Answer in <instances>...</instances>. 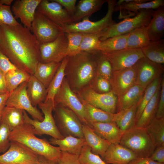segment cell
Wrapping results in <instances>:
<instances>
[{
  "label": "cell",
  "mask_w": 164,
  "mask_h": 164,
  "mask_svg": "<svg viewBox=\"0 0 164 164\" xmlns=\"http://www.w3.org/2000/svg\"><path fill=\"white\" fill-rule=\"evenodd\" d=\"M0 50L17 68L33 75L40 62V44L22 24L1 26Z\"/></svg>",
  "instance_id": "cell-1"
},
{
  "label": "cell",
  "mask_w": 164,
  "mask_h": 164,
  "mask_svg": "<svg viewBox=\"0 0 164 164\" xmlns=\"http://www.w3.org/2000/svg\"><path fill=\"white\" fill-rule=\"evenodd\" d=\"M95 51H81L68 56L65 70V78L75 93L89 86L97 75Z\"/></svg>",
  "instance_id": "cell-2"
},
{
  "label": "cell",
  "mask_w": 164,
  "mask_h": 164,
  "mask_svg": "<svg viewBox=\"0 0 164 164\" xmlns=\"http://www.w3.org/2000/svg\"><path fill=\"white\" fill-rule=\"evenodd\" d=\"M10 141L18 142L27 146L39 155L50 160L57 163L62 152L58 147L51 144L46 138H37L31 125L25 123L11 131Z\"/></svg>",
  "instance_id": "cell-3"
},
{
  "label": "cell",
  "mask_w": 164,
  "mask_h": 164,
  "mask_svg": "<svg viewBox=\"0 0 164 164\" xmlns=\"http://www.w3.org/2000/svg\"><path fill=\"white\" fill-rule=\"evenodd\" d=\"M119 144L132 151L138 158L149 157L156 148L145 128L135 127L125 131Z\"/></svg>",
  "instance_id": "cell-4"
},
{
  "label": "cell",
  "mask_w": 164,
  "mask_h": 164,
  "mask_svg": "<svg viewBox=\"0 0 164 164\" xmlns=\"http://www.w3.org/2000/svg\"><path fill=\"white\" fill-rule=\"evenodd\" d=\"M38 106L44 115L43 120L40 121L32 119L26 112L23 110L25 123L32 126L35 135L41 136L46 134L58 139L64 138L58 130L52 115L55 107L54 101L48 99L39 103Z\"/></svg>",
  "instance_id": "cell-5"
},
{
  "label": "cell",
  "mask_w": 164,
  "mask_h": 164,
  "mask_svg": "<svg viewBox=\"0 0 164 164\" xmlns=\"http://www.w3.org/2000/svg\"><path fill=\"white\" fill-rule=\"evenodd\" d=\"M53 111V118L56 127L64 137L71 136L84 138L83 124L72 111L60 104L55 105Z\"/></svg>",
  "instance_id": "cell-6"
},
{
  "label": "cell",
  "mask_w": 164,
  "mask_h": 164,
  "mask_svg": "<svg viewBox=\"0 0 164 164\" xmlns=\"http://www.w3.org/2000/svg\"><path fill=\"white\" fill-rule=\"evenodd\" d=\"M154 10L152 9L142 10L137 12L134 17L125 19L118 23H115L107 29L100 38V41L127 33L140 27L147 26Z\"/></svg>",
  "instance_id": "cell-7"
},
{
  "label": "cell",
  "mask_w": 164,
  "mask_h": 164,
  "mask_svg": "<svg viewBox=\"0 0 164 164\" xmlns=\"http://www.w3.org/2000/svg\"><path fill=\"white\" fill-rule=\"evenodd\" d=\"M116 0H107L108 9L105 16L101 19L92 22L87 17L81 21L66 25L62 28L64 33L78 32L82 33H97L104 30L116 22L112 15L116 2Z\"/></svg>",
  "instance_id": "cell-8"
},
{
  "label": "cell",
  "mask_w": 164,
  "mask_h": 164,
  "mask_svg": "<svg viewBox=\"0 0 164 164\" xmlns=\"http://www.w3.org/2000/svg\"><path fill=\"white\" fill-rule=\"evenodd\" d=\"M42 156L21 143L10 141L8 150L0 155V164H36Z\"/></svg>",
  "instance_id": "cell-9"
},
{
  "label": "cell",
  "mask_w": 164,
  "mask_h": 164,
  "mask_svg": "<svg viewBox=\"0 0 164 164\" xmlns=\"http://www.w3.org/2000/svg\"><path fill=\"white\" fill-rule=\"evenodd\" d=\"M30 30L40 45L51 42L65 33L61 27L37 11Z\"/></svg>",
  "instance_id": "cell-10"
},
{
  "label": "cell",
  "mask_w": 164,
  "mask_h": 164,
  "mask_svg": "<svg viewBox=\"0 0 164 164\" xmlns=\"http://www.w3.org/2000/svg\"><path fill=\"white\" fill-rule=\"evenodd\" d=\"M54 101L55 105L60 104L70 109L77 116L83 125H88L84 107L76 94L70 87L65 77L55 96Z\"/></svg>",
  "instance_id": "cell-11"
},
{
  "label": "cell",
  "mask_w": 164,
  "mask_h": 164,
  "mask_svg": "<svg viewBox=\"0 0 164 164\" xmlns=\"http://www.w3.org/2000/svg\"><path fill=\"white\" fill-rule=\"evenodd\" d=\"M76 94L78 97L94 107L112 114L117 112L118 97L112 91L99 93L88 86Z\"/></svg>",
  "instance_id": "cell-12"
},
{
  "label": "cell",
  "mask_w": 164,
  "mask_h": 164,
  "mask_svg": "<svg viewBox=\"0 0 164 164\" xmlns=\"http://www.w3.org/2000/svg\"><path fill=\"white\" fill-rule=\"evenodd\" d=\"M27 81L25 82L10 93L6 103V106L14 107L27 111L32 119L42 121L43 114L36 107L33 106L27 95Z\"/></svg>",
  "instance_id": "cell-13"
},
{
  "label": "cell",
  "mask_w": 164,
  "mask_h": 164,
  "mask_svg": "<svg viewBox=\"0 0 164 164\" xmlns=\"http://www.w3.org/2000/svg\"><path fill=\"white\" fill-rule=\"evenodd\" d=\"M67 39L64 33L54 40L40 45V62H60L67 56Z\"/></svg>",
  "instance_id": "cell-14"
},
{
  "label": "cell",
  "mask_w": 164,
  "mask_h": 164,
  "mask_svg": "<svg viewBox=\"0 0 164 164\" xmlns=\"http://www.w3.org/2000/svg\"><path fill=\"white\" fill-rule=\"evenodd\" d=\"M36 11L61 28L74 23L72 16L53 0H41Z\"/></svg>",
  "instance_id": "cell-15"
},
{
  "label": "cell",
  "mask_w": 164,
  "mask_h": 164,
  "mask_svg": "<svg viewBox=\"0 0 164 164\" xmlns=\"http://www.w3.org/2000/svg\"><path fill=\"white\" fill-rule=\"evenodd\" d=\"M103 53L110 62L113 71L131 67L140 59L145 57L140 49H125Z\"/></svg>",
  "instance_id": "cell-16"
},
{
  "label": "cell",
  "mask_w": 164,
  "mask_h": 164,
  "mask_svg": "<svg viewBox=\"0 0 164 164\" xmlns=\"http://www.w3.org/2000/svg\"><path fill=\"white\" fill-rule=\"evenodd\" d=\"M137 70L136 84L146 87L155 80L161 77L164 65L152 62L145 57L140 59L135 64Z\"/></svg>",
  "instance_id": "cell-17"
},
{
  "label": "cell",
  "mask_w": 164,
  "mask_h": 164,
  "mask_svg": "<svg viewBox=\"0 0 164 164\" xmlns=\"http://www.w3.org/2000/svg\"><path fill=\"white\" fill-rule=\"evenodd\" d=\"M137 70L135 64L126 69L113 71L110 81L112 91L118 96L136 84Z\"/></svg>",
  "instance_id": "cell-18"
},
{
  "label": "cell",
  "mask_w": 164,
  "mask_h": 164,
  "mask_svg": "<svg viewBox=\"0 0 164 164\" xmlns=\"http://www.w3.org/2000/svg\"><path fill=\"white\" fill-rule=\"evenodd\" d=\"M41 0H16L11 9L14 17L19 19L23 26L30 30L37 8Z\"/></svg>",
  "instance_id": "cell-19"
},
{
  "label": "cell",
  "mask_w": 164,
  "mask_h": 164,
  "mask_svg": "<svg viewBox=\"0 0 164 164\" xmlns=\"http://www.w3.org/2000/svg\"><path fill=\"white\" fill-rule=\"evenodd\" d=\"M138 158L132 151L116 143L110 144L102 159L107 164H128Z\"/></svg>",
  "instance_id": "cell-20"
},
{
  "label": "cell",
  "mask_w": 164,
  "mask_h": 164,
  "mask_svg": "<svg viewBox=\"0 0 164 164\" xmlns=\"http://www.w3.org/2000/svg\"><path fill=\"white\" fill-rule=\"evenodd\" d=\"M89 126L98 135L110 144L119 143L125 132L120 129L114 122H93Z\"/></svg>",
  "instance_id": "cell-21"
},
{
  "label": "cell",
  "mask_w": 164,
  "mask_h": 164,
  "mask_svg": "<svg viewBox=\"0 0 164 164\" xmlns=\"http://www.w3.org/2000/svg\"><path fill=\"white\" fill-rule=\"evenodd\" d=\"M164 6V0H119L116 2L114 12L125 10L137 12L143 9H156Z\"/></svg>",
  "instance_id": "cell-22"
},
{
  "label": "cell",
  "mask_w": 164,
  "mask_h": 164,
  "mask_svg": "<svg viewBox=\"0 0 164 164\" xmlns=\"http://www.w3.org/2000/svg\"><path fill=\"white\" fill-rule=\"evenodd\" d=\"M82 131L87 145L91 148L92 152L102 159L111 144L98 135L88 125H83Z\"/></svg>",
  "instance_id": "cell-23"
},
{
  "label": "cell",
  "mask_w": 164,
  "mask_h": 164,
  "mask_svg": "<svg viewBox=\"0 0 164 164\" xmlns=\"http://www.w3.org/2000/svg\"><path fill=\"white\" fill-rule=\"evenodd\" d=\"M146 87L136 84L124 93L117 96L116 112L138 104Z\"/></svg>",
  "instance_id": "cell-24"
},
{
  "label": "cell",
  "mask_w": 164,
  "mask_h": 164,
  "mask_svg": "<svg viewBox=\"0 0 164 164\" xmlns=\"http://www.w3.org/2000/svg\"><path fill=\"white\" fill-rule=\"evenodd\" d=\"M49 143L53 145H57L62 152H68L79 156L83 147L87 144L84 138H79L69 136L63 139L51 137Z\"/></svg>",
  "instance_id": "cell-25"
},
{
  "label": "cell",
  "mask_w": 164,
  "mask_h": 164,
  "mask_svg": "<svg viewBox=\"0 0 164 164\" xmlns=\"http://www.w3.org/2000/svg\"><path fill=\"white\" fill-rule=\"evenodd\" d=\"M107 0H80L76 6V10L72 16L74 23L89 17L99 10Z\"/></svg>",
  "instance_id": "cell-26"
},
{
  "label": "cell",
  "mask_w": 164,
  "mask_h": 164,
  "mask_svg": "<svg viewBox=\"0 0 164 164\" xmlns=\"http://www.w3.org/2000/svg\"><path fill=\"white\" fill-rule=\"evenodd\" d=\"M147 27L148 36L151 41L162 39L164 33V6L154 10Z\"/></svg>",
  "instance_id": "cell-27"
},
{
  "label": "cell",
  "mask_w": 164,
  "mask_h": 164,
  "mask_svg": "<svg viewBox=\"0 0 164 164\" xmlns=\"http://www.w3.org/2000/svg\"><path fill=\"white\" fill-rule=\"evenodd\" d=\"M26 92L32 104L35 107L44 102L47 95V88L33 75L27 81Z\"/></svg>",
  "instance_id": "cell-28"
},
{
  "label": "cell",
  "mask_w": 164,
  "mask_h": 164,
  "mask_svg": "<svg viewBox=\"0 0 164 164\" xmlns=\"http://www.w3.org/2000/svg\"><path fill=\"white\" fill-rule=\"evenodd\" d=\"M161 90V86L144 108L136 122L135 127L145 128L155 118Z\"/></svg>",
  "instance_id": "cell-29"
},
{
  "label": "cell",
  "mask_w": 164,
  "mask_h": 164,
  "mask_svg": "<svg viewBox=\"0 0 164 164\" xmlns=\"http://www.w3.org/2000/svg\"><path fill=\"white\" fill-rule=\"evenodd\" d=\"M60 62L43 63L39 62L34 76L47 88L59 67Z\"/></svg>",
  "instance_id": "cell-30"
},
{
  "label": "cell",
  "mask_w": 164,
  "mask_h": 164,
  "mask_svg": "<svg viewBox=\"0 0 164 164\" xmlns=\"http://www.w3.org/2000/svg\"><path fill=\"white\" fill-rule=\"evenodd\" d=\"M137 104L114 114V121L121 130L126 131L135 127Z\"/></svg>",
  "instance_id": "cell-31"
},
{
  "label": "cell",
  "mask_w": 164,
  "mask_h": 164,
  "mask_svg": "<svg viewBox=\"0 0 164 164\" xmlns=\"http://www.w3.org/2000/svg\"><path fill=\"white\" fill-rule=\"evenodd\" d=\"M141 49L145 57L149 60L158 64H164V39L150 41L148 44Z\"/></svg>",
  "instance_id": "cell-32"
},
{
  "label": "cell",
  "mask_w": 164,
  "mask_h": 164,
  "mask_svg": "<svg viewBox=\"0 0 164 164\" xmlns=\"http://www.w3.org/2000/svg\"><path fill=\"white\" fill-rule=\"evenodd\" d=\"M1 121L5 123L11 131L13 130L25 123L23 110L14 107L5 106L2 114Z\"/></svg>",
  "instance_id": "cell-33"
},
{
  "label": "cell",
  "mask_w": 164,
  "mask_h": 164,
  "mask_svg": "<svg viewBox=\"0 0 164 164\" xmlns=\"http://www.w3.org/2000/svg\"><path fill=\"white\" fill-rule=\"evenodd\" d=\"M145 129L156 148L164 146V118H155Z\"/></svg>",
  "instance_id": "cell-34"
},
{
  "label": "cell",
  "mask_w": 164,
  "mask_h": 164,
  "mask_svg": "<svg viewBox=\"0 0 164 164\" xmlns=\"http://www.w3.org/2000/svg\"><path fill=\"white\" fill-rule=\"evenodd\" d=\"M129 33L101 41L98 50L104 53L112 52L126 49Z\"/></svg>",
  "instance_id": "cell-35"
},
{
  "label": "cell",
  "mask_w": 164,
  "mask_h": 164,
  "mask_svg": "<svg viewBox=\"0 0 164 164\" xmlns=\"http://www.w3.org/2000/svg\"><path fill=\"white\" fill-rule=\"evenodd\" d=\"M150 40L148 36L147 27L135 29L129 33L126 49H141L148 44Z\"/></svg>",
  "instance_id": "cell-36"
},
{
  "label": "cell",
  "mask_w": 164,
  "mask_h": 164,
  "mask_svg": "<svg viewBox=\"0 0 164 164\" xmlns=\"http://www.w3.org/2000/svg\"><path fill=\"white\" fill-rule=\"evenodd\" d=\"M78 97L83 104L86 111L88 117V126L91 122H114V114L111 113L94 107L79 97Z\"/></svg>",
  "instance_id": "cell-37"
},
{
  "label": "cell",
  "mask_w": 164,
  "mask_h": 164,
  "mask_svg": "<svg viewBox=\"0 0 164 164\" xmlns=\"http://www.w3.org/2000/svg\"><path fill=\"white\" fill-rule=\"evenodd\" d=\"M68 58L67 56L61 61L59 67L47 88V95L45 101L51 99L54 101L55 96L65 77V70Z\"/></svg>",
  "instance_id": "cell-38"
},
{
  "label": "cell",
  "mask_w": 164,
  "mask_h": 164,
  "mask_svg": "<svg viewBox=\"0 0 164 164\" xmlns=\"http://www.w3.org/2000/svg\"><path fill=\"white\" fill-rule=\"evenodd\" d=\"M30 75L16 68L11 70L5 74V79L8 91L11 93L23 83L27 81Z\"/></svg>",
  "instance_id": "cell-39"
},
{
  "label": "cell",
  "mask_w": 164,
  "mask_h": 164,
  "mask_svg": "<svg viewBox=\"0 0 164 164\" xmlns=\"http://www.w3.org/2000/svg\"><path fill=\"white\" fill-rule=\"evenodd\" d=\"M162 77L158 78L147 86L138 104L135 116L136 123L144 108L161 86Z\"/></svg>",
  "instance_id": "cell-40"
},
{
  "label": "cell",
  "mask_w": 164,
  "mask_h": 164,
  "mask_svg": "<svg viewBox=\"0 0 164 164\" xmlns=\"http://www.w3.org/2000/svg\"><path fill=\"white\" fill-rule=\"evenodd\" d=\"M107 29L97 33H83V36L80 47L79 52L81 51L93 52L98 50L101 42L100 38Z\"/></svg>",
  "instance_id": "cell-41"
},
{
  "label": "cell",
  "mask_w": 164,
  "mask_h": 164,
  "mask_svg": "<svg viewBox=\"0 0 164 164\" xmlns=\"http://www.w3.org/2000/svg\"><path fill=\"white\" fill-rule=\"evenodd\" d=\"M95 53L97 63V75L105 78L110 82L113 70L110 62L101 51L97 50Z\"/></svg>",
  "instance_id": "cell-42"
},
{
  "label": "cell",
  "mask_w": 164,
  "mask_h": 164,
  "mask_svg": "<svg viewBox=\"0 0 164 164\" xmlns=\"http://www.w3.org/2000/svg\"><path fill=\"white\" fill-rule=\"evenodd\" d=\"M78 160L82 164H107L99 155L92 153L87 144L83 147Z\"/></svg>",
  "instance_id": "cell-43"
},
{
  "label": "cell",
  "mask_w": 164,
  "mask_h": 164,
  "mask_svg": "<svg viewBox=\"0 0 164 164\" xmlns=\"http://www.w3.org/2000/svg\"><path fill=\"white\" fill-rule=\"evenodd\" d=\"M66 33L67 39V56H72L79 53L83 33L78 32Z\"/></svg>",
  "instance_id": "cell-44"
},
{
  "label": "cell",
  "mask_w": 164,
  "mask_h": 164,
  "mask_svg": "<svg viewBox=\"0 0 164 164\" xmlns=\"http://www.w3.org/2000/svg\"><path fill=\"white\" fill-rule=\"evenodd\" d=\"M19 24L13 16L10 6L0 4V26H14Z\"/></svg>",
  "instance_id": "cell-45"
},
{
  "label": "cell",
  "mask_w": 164,
  "mask_h": 164,
  "mask_svg": "<svg viewBox=\"0 0 164 164\" xmlns=\"http://www.w3.org/2000/svg\"><path fill=\"white\" fill-rule=\"evenodd\" d=\"M89 86L95 91L99 93H105L112 91L111 83L105 78L97 75Z\"/></svg>",
  "instance_id": "cell-46"
},
{
  "label": "cell",
  "mask_w": 164,
  "mask_h": 164,
  "mask_svg": "<svg viewBox=\"0 0 164 164\" xmlns=\"http://www.w3.org/2000/svg\"><path fill=\"white\" fill-rule=\"evenodd\" d=\"M11 131L5 122H0V154L4 153L9 149L10 145L9 139Z\"/></svg>",
  "instance_id": "cell-47"
},
{
  "label": "cell",
  "mask_w": 164,
  "mask_h": 164,
  "mask_svg": "<svg viewBox=\"0 0 164 164\" xmlns=\"http://www.w3.org/2000/svg\"><path fill=\"white\" fill-rule=\"evenodd\" d=\"M57 164H82L78 160V156L67 152H62Z\"/></svg>",
  "instance_id": "cell-48"
},
{
  "label": "cell",
  "mask_w": 164,
  "mask_h": 164,
  "mask_svg": "<svg viewBox=\"0 0 164 164\" xmlns=\"http://www.w3.org/2000/svg\"><path fill=\"white\" fill-rule=\"evenodd\" d=\"M164 118V78H162L161 85L160 95L155 118Z\"/></svg>",
  "instance_id": "cell-49"
},
{
  "label": "cell",
  "mask_w": 164,
  "mask_h": 164,
  "mask_svg": "<svg viewBox=\"0 0 164 164\" xmlns=\"http://www.w3.org/2000/svg\"><path fill=\"white\" fill-rule=\"evenodd\" d=\"M17 68L0 50V70L6 73L9 71Z\"/></svg>",
  "instance_id": "cell-50"
},
{
  "label": "cell",
  "mask_w": 164,
  "mask_h": 164,
  "mask_svg": "<svg viewBox=\"0 0 164 164\" xmlns=\"http://www.w3.org/2000/svg\"><path fill=\"white\" fill-rule=\"evenodd\" d=\"M58 3L72 16L74 14L76 8V0H53Z\"/></svg>",
  "instance_id": "cell-51"
},
{
  "label": "cell",
  "mask_w": 164,
  "mask_h": 164,
  "mask_svg": "<svg viewBox=\"0 0 164 164\" xmlns=\"http://www.w3.org/2000/svg\"><path fill=\"white\" fill-rule=\"evenodd\" d=\"M149 157L153 161L164 163V146L156 148Z\"/></svg>",
  "instance_id": "cell-52"
},
{
  "label": "cell",
  "mask_w": 164,
  "mask_h": 164,
  "mask_svg": "<svg viewBox=\"0 0 164 164\" xmlns=\"http://www.w3.org/2000/svg\"><path fill=\"white\" fill-rule=\"evenodd\" d=\"M151 159L149 157L138 158L131 162L128 164H161Z\"/></svg>",
  "instance_id": "cell-53"
},
{
  "label": "cell",
  "mask_w": 164,
  "mask_h": 164,
  "mask_svg": "<svg viewBox=\"0 0 164 164\" xmlns=\"http://www.w3.org/2000/svg\"><path fill=\"white\" fill-rule=\"evenodd\" d=\"M5 73L0 70V94L8 92L5 79Z\"/></svg>",
  "instance_id": "cell-54"
},
{
  "label": "cell",
  "mask_w": 164,
  "mask_h": 164,
  "mask_svg": "<svg viewBox=\"0 0 164 164\" xmlns=\"http://www.w3.org/2000/svg\"><path fill=\"white\" fill-rule=\"evenodd\" d=\"M10 94L8 92L6 94H0V122L3 111L6 106V103Z\"/></svg>",
  "instance_id": "cell-55"
},
{
  "label": "cell",
  "mask_w": 164,
  "mask_h": 164,
  "mask_svg": "<svg viewBox=\"0 0 164 164\" xmlns=\"http://www.w3.org/2000/svg\"><path fill=\"white\" fill-rule=\"evenodd\" d=\"M57 163L49 160L42 156L39 162L36 164H57Z\"/></svg>",
  "instance_id": "cell-56"
},
{
  "label": "cell",
  "mask_w": 164,
  "mask_h": 164,
  "mask_svg": "<svg viewBox=\"0 0 164 164\" xmlns=\"http://www.w3.org/2000/svg\"><path fill=\"white\" fill-rule=\"evenodd\" d=\"M13 2V0H0V4L8 6H10Z\"/></svg>",
  "instance_id": "cell-57"
},
{
  "label": "cell",
  "mask_w": 164,
  "mask_h": 164,
  "mask_svg": "<svg viewBox=\"0 0 164 164\" xmlns=\"http://www.w3.org/2000/svg\"><path fill=\"white\" fill-rule=\"evenodd\" d=\"M1 26H0V36H1Z\"/></svg>",
  "instance_id": "cell-58"
},
{
  "label": "cell",
  "mask_w": 164,
  "mask_h": 164,
  "mask_svg": "<svg viewBox=\"0 0 164 164\" xmlns=\"http://www.w3.org/2000/svg\"><path fill=\"white\" fill-rule=\"evenodd\" d=\"M161 164H164V163H162Z\"/></svg>",
  "instance_id": "cell-59"
}]
</instances>
